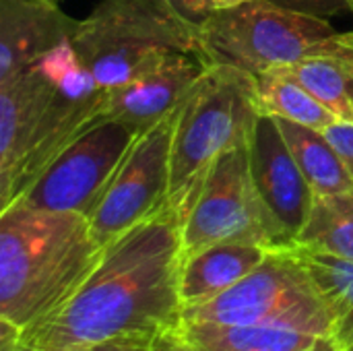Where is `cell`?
I'll return each mask as SVG.
<instances>
[{
  "label": "cell",
  "mask_w": 353,
  "mask_h": 351,
  "mask_svg": "<svg viewBox=\"0 0 353 351\" xmlns=\"http://www.w3.org/2000/svg\"><path fill=\"white\" fill-rule=\"evenodd\" d=\"M50 2H58V0H50Z\"/></svg>",
  "instance_id": "29"
},
{
  "label": "cell",
  "mask_w": 353,
  "mask_h": 351,
  "mask_svg": "<svg viewBox=\"0 0 353 351\" xmlns=\"http://www.w3.org/2000/svg\"><path fill=\"white\" fill-rule=\"evenodd\" d=\"M256 77L261 114L298 122L316 130L329 128L337 116L329 112L308 89H304L283 68L267 70Z\"/></svg>",
  "instance_id": "18"
},
{
  "label": "cell",
  "mask_w": 353,
  "mask_h": 351,
  "mask_svg": "<svg viewBox=\"0 0 353 351\" xmlns=\"http://www.w3.org/2000/svg\"><path fill=\"white\" fill-rule=\"evenodd\" d=\"M176 116L178 108L143 130L114 174L89 219L91 232L101 246L168 205Z\"/></svg>",
  "instance_id": "9"
},
{
  "label": "cell",
  "mask_w": 353,
  "mask_h": 351,
  "mask_svg": "<svg viewBox=\"0 0 353 351\" xmlns=\"http://www.w3.org/2000/svg\"><path fill=\"white\" fill-rule=\"evenodd\" d=\"M182 221L163 207L103 246L79 290L19 333V351L145 341L180 323Z\"/></svg>",
  "instance_id": "1"
},
{
  "label": "cell",
  "mask_w": 353,
  "mask_h": 351,
  "mask_svg": "<svg viewBox=\"0 0 353 351\" xmlns=\"http://www.w3.org/2000/svg\"><path fill=\"white\" fill-rule=\"evenodd\" d=\"M296 321L331 333V314L296 248H277L242 281L217 298L184 308L180 323L259 325Z\"/></svg>",
  "instance_id": "6"
},
{
  "label": "cell",
  "mask_w": 353,
  "mask_h": 351,
  "mask_svg": "<svg viewBox=\"0 0 353 351\" xmlns=\"http://www.w3.org/2000/svg\"><path fill=\"white\" fill-rule=\"evenodd\" d=\"M101 250L89 217L14 199L0 209V319L29 329L79 290Z\"/></svg>",
  "instance_id": "2"
},
{
  "label": "cell",
  "mask_w": 353,
  "mask_h": 351,
  "mask_svg": "<svg viewBox=\"0 0 353 351\" xmlns=\"http://www.w3.org/2000/svg\"><path fill=\"white\" fill-rule=\"evenodd\" d=\"M221 242L261 244L271 250L294 248L256 192L248 143L215 161L196 203L182 221V257Z\"/></svg>",
  "instance_id": "7"
},
{
  "label": "cell",
  "mask_w": 353,
  "mask_h": 351,
  "mask_svg": "<svg viewBox=\"0 0 353 351\" xmlns=\"http://www.w3.org/2000/svg\"><path fill=\"white\" fill-rule=\"evenodd\" d=\"M205 64H225L261 74L300 60L331 56L353 66V31H337L327 19L250 0L213 10L199 27Z\"/></svg>",
  "instance_id": "4"
},
{
  "label": "cell",
  "mask_w": 353,
  "mask_h": 351,
  "mask_svg": "<svg viewBox=\"0 0 353 351\" xmlns=\"http://www.w3.org/2000/svg\"><path fill=\"white\" fill-rule=\"evenodd\" d=\"M331 314V337L339 351H353V261L296 248Z\"/></svg>",
  "instance_id": "17"
},
{
  "label": "cell",
  "mask_w": 353,
  "mask_h": 351,
  "mask_svg": "<svg viewBox=\"0 0 353 351\" xmlns=\"http://www.w3.org/2000/svg\"><path fill=\"white\" fill-rule=\"evenodd\" d=\"M290 151L316 197L353 190V178L339 151L323 130L275 118Z\"/></svg>",
  "instance_id": "16"
},
{
  "label": "cell",
  "mask_w": 353,
  "mask_h": 351,
  "mask_svg": "<svg viewBox=\"0 0 353 351\" xmlns=\"http://www.w3.org/2000/svg\"><path fill=\"white\" fill-rule=\"evenodd\" d=\"M139 134L141 130L128 122L97 118L17 199L35 209L79 213L91 219Z\"/></svg>",
  "instance_id": "8"
},
{
  "label": "cell",
  "mask_w": 353,
  "mask_h": 351,
  "mask_svg": "<svg viewBox=\"0 0 353 351\" xmlns=\"http://www.w3.org/2000/svg\"><path fill=\"white\" fill-rule=\"evenodd\" d=\"M188 23L201 27V23L213 12L211 0H168Z\"/></svg>",
  "instance_id": "23"
},
{
  "label": "cell",
  "mask_w": 353,
  "mask_h": 351,
  "mask_svg": "<svg viewBox=\"0 0 353 351\" xmlns=\"http://www.w3.org/2000/svg\"><path fill=\"white\" fill-rule=\"evenodd\" d=\"M151 351H192L172 329L159 333L153 341H151Z\"/></svg>",
  "instance_id": "25"
},
{
  "label": "cell",
  "mask_w": 353,
  "mask_h": 351,
  "mask_svg": "<svg viewBox=\"0 0 353 351\" xmlns=\"http://www.w3.org/2000/svg\"><path fill=\"white\" fill-rule=\"evenodd\" d=\"M347 6H350V10L353 12V0H347Z\"/></svg>",
  "instance_id": "27"
},
{
  "label": "cell",
  "mask_w": 353,
  "mask_h": 351,
  "mask_svg": "<svg viewBox=\"0 0 353 351\" xmlns=\"http://www.w3.org/2000/svg\"><path fill=\"white\" fill-rule=\"evenodd\" d=\"M72 46L105 93L174 54L201 56L199 27L168 0H99L79 21Z\"/></svg>",
  "instance_id": "5"
},
{
  "label": "cell",
  "mask_w": 353,
  "mask_h": 351,
  "mask_svg": "<svg viewBox=\"0 0 353 351\" xmlns=\"http://www.w3.org/2000/svg\"><path fill=\"white\" fill-rule=\"evenodd\" d=\"M271 248L244 242H221L199 252L182 257L180 267V302L182 310L205 304L246 275H250Z\"/></svg>",
  "instance_id": "15"
},
{
  "label": "cell",
  "mask_w": 353,
  "mask_h": 351,
  "mask_svg": "<svg viewBox=\"0 0 353 351\" xmlns=\"http://www.w3.org/2000/svg\"><path fill=\"white\" fill-rule=\"evenodd\" d=\"M350 91H352V97H353V79H352V83H350Z\"/></svg>",
  "instance_id": "28"
},
{
  "label": "cell",
  "mask_w": 353,
  "mask_h": 351,
  "mask_svg": "<svg viewBox=\"0 0 353 351\" xmlns=\"http://www.w3.org/2000/svg\"><path fill=\"white\" fill-rule=\"evenodd\" d=\"M79 21L50 0H0V81L29 68L64 41Z\"/></svg>",
  "instance_id": "12"
},
{
  "label": "cell",
  "mask_w": 353,
  "mask_h": 351,
  "mask_svg": "<svg viewBox=\"0 0 353 351\" xmlns=\"http://www.w3.org/2000/svg\"><path fill=\"white\" fill-rule=\"evenodd\" d=\"M207 66L196 54H174L153 70L108 91L103 116L128 122L143 132L182 103Z\"/></svg>",
  "instance_id": "13"
},
{
  "label": "cell",
  "mask_w": 353,
  "mask_h": 351,
  "mask_svg": "<svg viewBox=\"0 0 353 351\" xmlns=\"http://www.w3.org/2000/svg\"><path fill=\"white\" fill-rule=\"evenodd\" d=\"M269 2L279 4L290 10L310 14V17H319V19H329L343 10H350L347 0H269Z\"/></svg>",
  "instance_id": "21"
},
{
  "label": "cell",
  "mask_w": 353,
  "mask_h": 351,
  "mask_svg": "<svg viewBox=\"0 0 353 351\" xmlns=\"http://www.w3.org/2000/svg\"><path fill=\"white\" fill-rule=\"evenodd\" d=\"M244 2H250V0H211L213 4V10H223V8H234V6H240Z\"/></svg>",
  "instance_id": "26"
},
{
  "label": "cell",
  "mask_w": 353,
  "mask_h": 351,
  "mask_svg": "<svg viewBox=\"0 0 353 351\" xmlns=\"http://www.w3.org/2000/svg\"><path fill=\"white\" fill-rule=\"evenodd\" d=\"M296 248L353 261V190L314 199Z\"/></svg>",
  "instance_id": "19"
},
{
  "label": "cell",
  "mask_w": 353,
  "mask_h": 351,
  "mask_svg": "<svg viewBox=\"0 0 353 351\" xmlns=\"http://www.w3.org/2000/svg\"><path fill=\"white\" fill-rule=\"evenodd\" d=\"M323 132L333 143V147L339 151L341 159L345 161V166H347V170H350L353 178V122L337 120L329 128H325Z\"/></svg>",
  "instance_id": "22"
},
{
  "label": "cell",
  "mask_w": 353,
  "mask_h": 351,
  "mask_svg": "<svg viewBox=\"0 0 353 351\" xmlns=\"http://www.w3.org/2000/svg\"><path fill=\"white\" fill-rule=\"evenodd\" d=\"M62 351H151V343L145 341H101V343H89L81 348H70Z\"/></svg>",
  "instance_id": "24"
},
{
  "label": "cell",
  "mask_w": 353,
  "mask_h": 351,
  "mask_svg": "<svg viewBox=\"0 0 353 351\" xmlns=\"http://www.w3.org/2000/svg\"><path fill=\"white\" fill-rule=\"evenodd\" d=\"M261 116L256 77L225 64H209L178 106L172 141L168 209L180 221L190 213L215 161L250 141Z\"/></svg>",
  "instance_id": "3"
},
{
  "label": "cell",
  "mask_w": 353,
  "mask_h": 351,
  "mask_svg": "<svg viewBox=\"0 0 353 351\" xmlns=\"http://www.w3.org/2000/svg\"><path fill=\"white\" fill-rule=\"evenodd\" d=\"M56 50L0 81V205L8 199L31 139L56 93Z\"/></svg>",
  "instance_id": "11"
},
{
  "label": "cell",
  "mask_w": 353,
  "mask_h": 351,
  "mask_svg": "<svg viewBox=\"0 0 353 351\" xmlns=\"http://www.w3.org/2000/svg\"><path fill=\"white\" fill-rule=\"evenodd\" d=\"M172 331L192 351H304L321 337L331 335L323 327L296 321L259 325L178 323Z\"/></svg>",
  "instance_id": "14"
},
{
  "label": "cell",
  "mask_w": 353,
  "mask_h": 351,
  "mask_svg": "<svg viewBox=\"0 0 353 351\" xmlns=\"http://www.w3.org/2000/svg\"><path fill=\"white\" fill-rule=\"evenodd\" d=\"M283 70L308 89L329 112H333L337 120L353 122V97L350 91L352 64L331 56H316L300 60Z\"/></svg>",
  "instance_id": "20"
},
{
  "label": "cell",
  "mask_w": 353,
  "mask_h": 351,
  "mask_svg": "<svg viewBox=\"0 0 353 351\" xmlns=\"http://www.w3.org/2000/svg\"><path fill=\"white\" fill-rule=\"evenodd\" d=\"M248 155L261 201L288 242L296 248V240L310 217L316 194L298 168L273 116H259L248 141Z\"/></svg>",
  "instance_id": "10"
}]
</instances>
